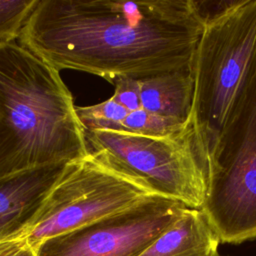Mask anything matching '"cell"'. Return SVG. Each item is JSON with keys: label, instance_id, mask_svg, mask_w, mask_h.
<instances>
[{"label": "cell", "instance_id": "obj_1", "mask_svg": "<svg viewBox=\"0 0 256 256\" xmlns=\"http://www.w3.org/2000/svg\"><path fill=\"white\" fill-rule=\"evenodd\" d=\"M205 21L193 0H39L19 39L59 71L112 83L192 67Z\"/></svg>", "mask_w": 256, "mask_h": 256}, {"label": "cell", "instance_id": "obj_2", "mask_svg": "<svg viewBox=\"0 0 256 256\" xmlns=\"http://www.w3.org/2000/svg\"><path fill=\"white\" fill-rule=\"evenodd\" d=\"M88 155L60 71L14 42L0 45V178Z\"/></svg>", "mask_w": 256, "mask_h": 256}, {"label": "cell", "instance_id": "obj_3", "mask_svg": "<svg viewBox=\"0 0 256 256\" xmlns=\"http://www.w3.org/2000/svg\"><path fill=\"white\" fill-rule=\"evenodd\" d=\"M256 59V0L227 1L197 44L191 119L208 161Z\"/></svg>", "mask_w": 256, "mask_h": 256}, {"label": "cell", "instance_id": "obj_4", "mask_svg": "<svg viewBox=\"0 0 256 256\" xmlns=\"http://www.w3.org/2000/svg\"><path fill=\"white\" fill-rule=\"evenodd\" d=\"M88 155L152 194L201 209L208 189L204 152L189 116L177 133L154 137L84 130Z\"/></svg>", "mask_w": 256, "mask_h": 256}, {"label": "cell", "instance_id": "obj_5", "mask_svg": "<svg viewBox=\"0 0 256 256\" xmlns=\"http://www.w3.org/2000/svg\"><path fill=\"white\" fill-rule=\"evenodd\" d=\"M201 210L221 243L256 239V59L208 161Z\"/></svg>", "mask_w": 256, "mask_h": 256}, {"label": "cell", "instance_id": "obj_6", "mask_svg": "<svg viewBox=\"0 0 256 256\" xmlns=\"http://www.w3.org/2000/svg\"><path fill=\"white\" fill-rule=\"evenodd\" d=\"M155 195L90 155L69 162L24 236L32 248Z\"/></svg>", "mask_w": 256, "mask_h": 256}, {"label": "cell", "instance_id": "obj_7", "mask_svg": "<svg viewBox=\"0 0 256 256\" xmlns=\"http://www.w3.org/2000/svg\"><path fill=\"white\" fill-rule=\"evenodd\" d=\"M186 206L150 195L136 204L35 248L36 256H140Z\"/></svg>", "mask_w": 256, "mask_h": 256}, {"label": "cell", "instance_id": "obj_8", "mask_svg": "<svg viewBox=\"0 0 256 256\" xmlns=\"http://www.w3.org/2000/svg\"><path fill=\"white\" fill-rule=\"evenodd\" d=\"M108 99L89 106H76L84 130L118 131L128 114L147 111L186 121L191 113L194 91L192 67L143 77L117 78Z\"/></svg>", "mask_w": 256, "mask_h": 256}, {"label": "cell", "instance_id": "obj_9", "mask_svg": "<svg viewBox=\"0 0 256 256\" xmlns=\"http://www.w3.org/2000/svg\"><path fill=\"white\" fill-rule=\"evenodd\" d=\"M68 163H51L0 178V244L24 238Z\"/></svg>", "mask_w": 256, "mask_h": 256}, {"label": "cell", "instance_id": "obj_10", "mask_svg": "<svg viewBox=\"0 0 256 256\" xmlns=\"http://www.w3.org/2000/svg\"><path fill=\"white\" fill-rule=\"evenodd\" d=\"M220 243L202 210L185 207L140 256H215Z\"/></svg>", "mask_w": 256, "mask_h": 256}, {"label": "cell", "instance_id": "obj_11", "mask_svg": "<svg viewBox=\"0 0 256 256\" xmlns=\"http://www.w3.org/2000/svg\"><path fill=\"white\" fill-rule=\"evenodd\" d=\"M39 0H0V45L14 42Z\"/></svg>", "mask_w": 256, "mask_h": 256}, {"label": "cell", "instance_id": "obj_12", "mask_svg": "<svg viewBox=\"0 0 256 256\" xmlns=\"http://www.w3.org/2000/svg\"><path fill=\"white\" fill-rule=\"evenodd\" d=\"M0 256H36V252L24 239H19L1 243Z\"/></svg>", "mask_w": 256, "mask_h": 256}, {"label": "cell", "instance_id": "obj_13", "mask_svg": "<svg viewBox=\"0 0 256 256\" xmlns=\"http://www.w3.org/2000/svg\"><path fill=\"white\" fill-rule=\"evenodd\" d=\"M215 256H224V255H222V254H220V253H218V254H216Z\"/></svg>", "mask_w": 256, "mask_h": 256}]
</instances>
